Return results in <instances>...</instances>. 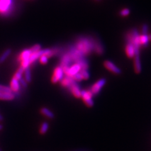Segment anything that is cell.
<instances>
[{
  "label": "cell",
  "mask_w": 151,
  "mask_h": 151,
  "mask_svg": "<svg viewBox=\"0 0 151 151\" xmlns=\"http://www.w3.org/2000/svg\"><path fill=\"white\" fill-rule=\"evenodd\" d=\"M94 37L91 36L80 37L74 44L75 48L85 57L94 52Z\"/></svg>",
  "instance_id": "1"
},
{
  "label": "cell",
  "mask_w": 151,
  "mask_h": 151,
  "mask_svg": "<svg viewBox=\"0 0 151 151\" xmlns=\"http://www.w3.org/2000/svg\"><path fill=\"white\" fill-rule=\"evenodd\" d=\"M140 35L138 30L134 28L127 32L125 36L126 43H130L133 45L135 49V55H140V49L142 47Z\"/></svg>",
  "instance_id": "2"
},
{
  "label": "cell",
  "mask_w": 151,
  "mask_h": 151,
  "mask_svg": "<svg viewBox=\"0 0 151 151\" xmlns=\"http://www.w3.org/2000/svg\"><path fill=\"white\" fill-rule=\"evenodd\" d=\"M106 83V79L105 78H101L92 85V86L88 89V91L90 93L92 96H96L100 93L101 89Z\"/></svg>",
  "instance_id": "3"
},
{
  "label": "cell",
  "mask_w": 151,
  "mask_h": 151,
  "mask_svg": "<svg viewBox=\"0 0 151 151\" xmlns=\"http://www.w3.org/2000/svg\"><path fill=\"white\" fill-rule=\"evenodd\" d=\"M73 63L72 59H70L69 55L66 53L64 54L60 60V66L62 68L64 73L68 70V69L71 66L72 64Z\"/></svg>",
  "instance_id": "4"
},
{
  "label": "cell",
  "mask_w": 151,
  "mask_h": 151,
  "mask_svg": "<svg viewBox=\"0 0 151 151\" xmlns=\"http://www.w3.org/2000/svg\"><path fill=\"white\" fill-rule=\"evenodd\" d=\"M94 52L98 55H103L105 53V47L98 37H94Z\"/></svg>",
  "instance_id": "5"
},
{
  "label": "cell",
  "mask_w": 151,
  "mask_h": 151,
  "mask_svg": "<svg viewBox=\"0 0 151 151\" xmlns=\"http://www.w3.org/2000/svg\"><path fill=\"white\" fill-rule=\"evenodd\" d=\"M103 65L108 70H109L110 72L113 73V74H120L122 73V70L119 67H117V66L113 62H111V60H105L103 63Z\"/></svg>",
  "instance_id": "6"
},
{
  "label": "cell",
  "mask_w": 151,
  "mask_h": 151,
  "mask_svg": "<svg viewBox=\"0 0 151 151\" xmlns=\"http://www.w3.org/2000/svg\"><path fill=\"white\" fill-rule=\"evenodd\" d=\"M81 97L83 98L84 102L88 107L93 106L94 101L93 100V96L88 90H82Z\"/></svg>",
  "instance_id": "7"
},
{
  "label": "cell",
  "mask_w": 151,
  "mask_h": 151,
  "mask_svg": "<svg viewBox=\"0 0 151 151\" xmlns=\"http://www.w3.org/2000/svg\"><path fill=\"white\" fill-rule=\"evenodd\" d=\"M12 0H0V13L6 14L10 10L12 6Z\"/></svg>",
  "instance_id": "8"
},
{
  "label": "cell",
  "mask_w": 151,
  "mask_h": 151,
  "mask_svg": "<svg viewBox=\"0 0 151 151\" xmlns=\"http://www.w3.org/2000/svg\"><path fill=\"white\" fill-rule=\"evenodd\" d=\"M64 72L62 68L60 66L57 67L55 70L52 78V82L53 83H58L59 81H61L64 78Z\"/></svg>",
  "instance_id": "9"
},
{
  "label": "cell",
  "mask_w": 151,
  "mask_h": 151,
  "mask_svg": "<svg viewBox=\"0 0 151 151\" xmlns=\"http://www.w3.org/2000/svg\"><path fill=\"white\" fill-rule=\"evenodd\" d=\"M81 70V68L80 65L78 63H74V64L71 65V66H70L64 74H65V76H67L73 77L74 74L79 73Z\"/></svg>",
  "instance_id": "10"
},
{
  "label": "cell",
  "mask_w": 151,
  "mask_h": 151,
  "mask_svg": "<svg viewBox=\"0 0 151 151\" xmlns=\"http://www.w3.org/2000/svg\"><path fill=\"white\" fill-rule=\"evenodd\" d=\"M69 89L71 91L74 97L77 98H81V88H80V86H79V84L76 82L74 83L72 86L69 88Z\"/></svg>",
  "instance_id": "11"
},
{
  "label": "cell",
  "mask_w": 151,
  "mask_h": 151,
  "mask_svg": "<svg viewBox=\"0 0 151 151\" xmlns=\"http://www.w3.org/2000/svg\"><path fill=\"white\" fill-rule=\"evenodd\" d=\"M76 82V81L72 77L67 76H65V77L61 80V84H62L63 86L68 88V89Z\"/></svg>",
  "instance_id": "12"
},
{
  "label": "cell",
  "mask_w": 151,
  "mask_h": 151,
  "mask_svg": "<svg viewBox=\"0 0 151 151\" xmlns=\"http://www.w3.org/2000/svg\"><path fill=\"white\" fill-rule=\"evenodd\" d=\"M134 58V64L135 73L137 74H139L142 71V66H141L140 55H135Z\"/></svg>",
  "instance_id": "13"
},
{
  "label": "cell",
  "mask_w": 151,
  "mask_h": 151,
  "mask_svg": "<svg viewBox=\"0 0 151 151\" xmlns=\"http://www.w3.org/2000/svg\"><path fill=\"white\" fill-rule=\"evenodd\" d=\"M125 52L129 58H134L135 56V49L132 44L126 43Z\"/></svg>",
  "instance_id": "14"
},
{
  "label": "cell",
  "mask_w": 151,
  "mask_h": 151,
  "mask_svg": "<svg viewBox=\"0 0 151 151\" xmlns=\"http://www.w3.org/2000/svg\"><path fill=\"white\" fill-rule=\"evenodd\" d=\"M15 95L13 93H5L0 91V100H12L15 98Z\"/></svg>",
  "instance_id": "15"
},
{
  "label": "cell",
  "mask_w": 151,
  "mask_h": 151,
  "mask_svg": "<svg viewBox=\"0 0 151 151\" xmlns=\"http://www.w3.org/2000/svg\"><path fill=\"white\" fill-rule=\"evenodd\" d=\"M20 83H19V80L15 78H13L11 81V86L10 88L13 92H17L20 89Z\"/></svg>",
  "instance_id": "16"
},
{
  "label": "cell",
  "mask_w": 151,
  "mask_h": 151,
  "mask_svg": "<svg viewBox=\"0 0 151 151\" xmlns=\"http://www.w3.org/2000/svg\"><path fill=\"white\" fill-rule=\"evenodd\" d=\"M140 43L142 47H146L149 45V35L148 34H141L140 35Z\"/></svg>",
  "instance_id": "17"
},
{
  "label": "cell",
  "mask_w": 151,
  "mask_h": 151,
  "mask_svg": "<svg viewBox=\"0 0 151 151\" xmlns=\"http://www.w3.org/2000/svg\"><path fill=\"white\" fill-rule=\"evenodd\" d=\"M32 52L30 49H25L23 50L20 55V60L22 61L28 60L30 58Z\"/></svg>",
  "instance_id": "18"
},
{
  "label": "cell",
  "mask_w": 151,
  "mask_h": 151,
  "mask_svg": "<svg viewBox=\"0 0 151 151\" xmlns=\"http://www.w3.org/2000/svg\"><path fill=\"white\" fill-rule=\"evenodd\" d=\"M40 111H41V113H42V114L44 115L47 117L49 118V119H54V113L52 112L50 110H49L48 108H42V109H41V110H40Z\"/></svg>",
  "instance_id": "19"
},
{
  "label": "cell",
  "mask_w": 151,
  "mask_h": 151,
  "mask_svg": "<svg viewBox=\"0 0 151 151\" xmlns=\"http://www.w3.org/2000/svg\"><path fill=\"white\" fill-rule=\"evenodd\" d=\"M12 52V50L10 49H6L4 52L2 54V55L0 57V63H3L5 61V60L8 58V56L10 55Z\"/></svg>",
  "instance_id": "20"
},
{
  "label": "cell",
  "mask_w": 151,
  "mask_h": 151,
  "mask_svg": "<svg viewBox=\"0 0 151 151\" xmlns=\"http://www.w3.org/2000/svg\"><path fill=\"white\" fill-rule=\"evenodd\" d=\"M25 81L27 83L31 82L32 76H31V70L30 68V66L25 69Z\"/></svg>",
  "instance_id": "21"
},
{
  "label": "cell",
  "mask_w": 151,
  "mask_h": 151,
  "mask_svg": "<svg viewBox=\"0 0 151 151\" xmlns=\"http://www.w3.org/2000/svg\"><path fill=\"white\" fill-rule=\"evenodd\" d=\"M24 70H25V69L23 68L21 66V67L18 69V70L17 71V73H15V76H14V78H15L18 80H19L20 78H22V74H23V72H24Z\"/></svg>",
  "instance_id": "22"
},
{
  "label": "cell",
  "mask_w": 151,
  "mask_h": 151,
  "mask_svg": "<svg viewBox=\"0 0 151 151\" xmlns=\"http://www.w3.org/2000/svg\"><path fill=\"white\" fill-rule=\"evenodd\" d=\"M48 129H49L48 123L44 122L41 125V128H40V134H45L46 132H47V130H48Z\"/></svg>",
  "instance_id": "23"
},
{
  "label": "cell",
  "mask_w": 151,
  "mask_h": 151,
  "mask_svg": "<svg viewBox=\"0 0 151 151\" xmlns=\"http://www.w3.org/2000/svg\"><path fill=\"white\" fill-rule=\"evenodd\" d=\"M80 74H81V76H82V78L83 79H88L89 78V73L88 72V70H80Z\"/></svg>",
  "instance_id": "24"
},
{
  "label": "cell",
  "mask_w": 151,
  "mask_h": 151,
  "mask_svg": "<svg viewBox=\"0 0 151 151\" xmlns=\"http://www.w3.org/2000/svg\"><path fill=\"white\" fill-rule=\"evenodd\" d=\"M130 13V10L129 8H124L120 12V15L122 17H126L129 16Z\"/></svg>",
  "instance_id": "25"
},
{
  "label": "cell",
  "mask_w": 151,
  "mask_h": 151,
  "mask_svg": "<svg viewBox=\"0 0 151 151\" xmlns=\"http://www.w3.org/2000/svg\"><path fill=\"white\" fill-rule=\"evenodd\" d=\"M0 91L5 93H13L10 88L5 86H3V85H0Z\"/></svg>",
  "instance_id": "26"
},
{
  "label": "cell",
  "mask_w": 151,
  "mask_h": 151,
  "mask_svg": "<svg viewBox=\"0 0 151 151\" xmlns=\"http://www.w3.org/2000/svg\"><path fill=\"white\" fill-rule=\"evenodd\" d=\"M41 49V45L39 44H36L33 46L31 49H30L32 54L37 52L39 51Z\"/></svg>",
  "instance_id": "27"
},
{
  "label": "cell",
  "mask_w": 151,
  "mask_h": 151,
  "mask_svg": "<svg viewBox=\"0 0 151 151\" xmlns=\"http://www.w3.org/2000/svg\"><path fill=\"white\" fill-rule=\"evenodd\" d=\"M149 30V26L146 23L142 25V34H147Z\"/></svg>",
  "instance_id": "28"
},
{
  "label": "cell",
  "mask_w": 151,
  "mask_h": 151,
  "mask_svg": "<svg viewBox=\"0 0 151 151\" xmlns=\"http://www.w3.org/2000/svg\"><path fill=\"white\" fill-rule=\"evenodd\" d=\"M76 81H81L83 80V78H82V76L81 74H80V73H78L77 74H74L73 76L72 77Z\"/></svg>",
  "instance_id": "29"
},
{
  "label": "cell",
  "mask_w": 151,
  "mask_h": 151,
  "mask_svg": "<svg viewBox=\"0 0 151 151\" xmlns=\"http://www.w3.org/2000/svg\"><path fill=\"white\" fill-rule=\"evenodd\" d=\"M40 63L43 64H47V62H48V57L45 55H42L40 58Z\"/></svg>",
  "instance_id": "30"
},
{
  "label": "cell",
  "mask_w": 151,
  "mask_h": 151,
  "mask_svg": "<svg viewBox=\"0 0 151 151\" xmlns=\"http://www.w3.org/2000/svg\"><path fill=\"white\" fill-rule=\"evenodd\" d=\"M19 81H20V84L22 85V86L23 87L25 88V87L27 86V82L25 81V79H23V78H20V79H19Z\"/></svg>",
  "instance_id": "31"
},
{
  "label": "cell",
  "mask_w": 151,
  "mask_h": 151,
  "mask_svg": "<svg viewBox=\"0 0 151 151\" xmlns=\"http://www.w3.org/2000/svg\"><path fill=\"white\" fill-rule=\"evenodd\" d=\"M3 120V116L0 115V121H2Z\"/></svg>",
  "instance_id": "32"
},
{
  "label": "cell",
  "mask_w": 151,
  "mask_h": 151,
  "mask_svg": "<svg viewBox=\"0 0 151 151\" xmlns=\"http://www.w3.org/2000/svg\"><path fill=\"white\" fill-rule=\"evenodd\" d=\"M149 40L151 41V34L149 35Z\"/></svg>",
  "instance_id": "33"
},
{
  "label": "cell",
  "mask_w": 151,
  "mask_h": 151,
  "mask_svg": "<svg viewBox=\"0 0 151 151\" xmlns=\"http://www.w3.org/2000/svg\"><path fill=\"white\" fill-rule=\"evenodd\" d=\"M3 129V125H0V130Z\"/></svg>",
  "instance_id": "34"
},
{
  "label": "cell",
  "mask_w": 151,
  "mask_h": 151,
  "mask_svg": "<svg viewBox=\"0 0 151 151\" xmlns=\"http://www.w3.org/2000/svg\"><path fill=\"white\" fill-rule=\"evenodd\" d=\"M96 1H98V2H100V1H101V0H95Z\"/></svg>",
  "instance_id": "35"
},
{
  "label": "cell",
  "mask_w": 151,
  "mask_h": 151,
  "mask_svg": "<svg viewBox=\"0 0 151 151\" xmlns=\"http://www.w3.org/2000/svg\"><path fill=\"white\" fill-rule=\"evenodd\" d=\"M0 151H1V149H0Z\"/></svg>",
  "instance_id": "36"
}]
</instances>
